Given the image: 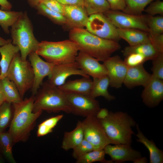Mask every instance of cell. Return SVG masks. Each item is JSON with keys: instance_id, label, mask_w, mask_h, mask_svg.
<instances>
[{"instance_id": "obj_1", "label": "cell", "mask_w": 163, "mask_h": 163, "mask_svg": "<svg viewBox=\"0 0 163 163\" xmlns=\"http://www.w3.org/2000/svg\"><path fill=\"white\" fill-rule=\"evenodd\" d=\"M69 37L77 44L79 51L103 62L120 48L117 42L100 37L84 28L72 29Z\"/></svg>"}, {"instance_id": "obj_2", "label": "cell", "mask_w": 163, "mask_h": 163, "mask_svg": "<svg viewBox=\"0 0 163 163\" xmlns=\"http://www.w3.org/2000/svg\"><path fill=\"white\" fill-rule=\"evenodd\" d=\"M34 96L12 104L13 117L8 131L14 143L25 142L35 126L36 121L42 111L33 112Z\"/></svg>"}, {"instance_id": "obj_3", "label": "cell", "mask_w": 163, "mask_h": 163, "mask_svg": "<svg viewBox=\"0 0 163 163\" xmlns=\"http://www.w3.org/2000/svg\"><path fill=\"white\" fill-rule=\"evenodd\" d=\"M100 120L113 144L131 145L132 136L134 134L132 128L136 124L127 113L121 111H110L106 118Z\"/></svg>"}, {"instance_id": "obj_4", "label": "cell", "mask_w": 163, "mask_h": 163, "mask_svg": "<svg viewBox=\"0 0 163 163\" xmlns=\"http://www.w3.org/2000/svg\"><path fill=\"white\" fill-rule=\"evenodd\" d=\"M34 96L33 112L46 111L48 113L63 111L71 113L65 93L57 87L43 82Z\"/></svg>"}, {"instance_id": "obj_5", "label": "cell", "mask_w": 163, "mask_h": 163, "mask_svg": "<svg viewBox=\"0 0 163 163\" xmlns=\"http://www.w3.org/2000/svg\"><path fill=\"white\" fill-rule=\"evenodd\" d=\"M79 51L77 44L69 39L57 42L42 41L35 52L46 61L57 65L75 62Z\"/></svg>"}, {"instance_id": "obj_6", "label": "cell", "mask_w": 163, "mask_h": 163, "mask_svg": "<svg viewBox=\"0 0 163 163\" xmlns=\"http://www.w3.org/2000/svg\"><path fill=\"white\" fill-rule=\"evenodd\" d=\"M11 27L12 43L19 48L21 59L26 60L30 53L36 52L40 43L34 36L33 26L26 11L22 12Z\"/></svg>"}, {"instance_id": "obj_7", "label": "cell", "mask_w": 163, "mask_h": 163, "mask_svg": "<svg viewBox=\"0 0 163 163\" xmlns=\"http://www.w3.org/2000/svg\"><path fill=\"white\" fill-rule=\"evenodd\" d=\"M6 77L15 84L22 99L32 88L34 79L32 67L29 61L21 59L19 52L14 56Z\"/></svg>"}, {"instance_id": "obj_8", "label": "cell", "mask_w": 163, "mask_h": 163, "mask_svg": "<svg viewBox=\"0 0 163 163\" xmlns=\"http://www.w3.org/2000/svg\"><path fill=\"white\" fill-rule=\"evenodd\" d=\"M82 123L84 139L92 145L94 150H103L107 145L113 144L95 116L86 117Z\"/></svg>"}, {"instance_id": "obj_9", "label": "cell", "mask_w": 163, "mask_h": 163, "mask_svg": "<svg viewBox=\"0 0 163 163\" xmlns=\"http://www.w3.org/2000/svg\"><path fill=\"white\" fill-rule=\"evenodd\" d=\"M85 27L88 32L101 38L117 42L120 39L117 28L103 13L89 16Z\"/></svg>"}, {"instance_id": "obj_10", "label": "cell", "mask_w": 163, "mask_h": 163, "mask_svg": "<svg viewBox=\"0 0 163 163\" xmlns=\"http://www.w3.org/2000/svg\"><path fill=\"white\" fill-rule=\"evenodd\" d=\"M103 13L117 28L136 29L149 33L146 15H134L110 9Z\"/></svg>"}, {"instance_id": "obj_11", "label": "cell", "mask_w": 163, "mask_h": 163, "mask_svg": "<svg viewBox=\"0 0 163 163\" xmlns=\"http://www.w3.org/2000/svg\"><path fill=\"white\" fill-rule=\"evenodd\" d=\"M65 94L71 113L74 115L85 117L96 116L101 108L98 101L89 95Z\"/></svg>"}, {"instance_id": "obj_12", "label": "cell", "mask_w": 163, "mask_h": 163, "mask_svg": "<svg viewBox=\"0 0 163 163\" xmlns=\"http://www.w3.org/2000/svg\"><path fill=\"white\" fill-rule=\"evenodd\" d=\"M28 56L34 75L31 91L32 95L35 96L42 84L44 78L51 75L55 65L43 60L35 52L31 53Z\"/></svg>"}, {"instance_id": "obj_13", "label": "cell", "mask_w": 163, "mask_h": 163, "mask_svg": "<svg viewBox=\"0 0 163 163\" xmlns=\"http://www.w3.org/2000/svg\"><path fill=\"white\" fill-rule=\"evenodd\" d=\"M107 72L111 87L120 88L123 84L128 68L120 57L116 55L110 57L103 62Z\"/></svg>"}, {"instance_id": "obj_14", "label": "cell", "mask_w": 163, "mask_h": 163, "mask_svg": "<svg viewBox=\"0 0 163 163\" xmlns=\"http://www.w3.org/2000/svg\"><path fill=\"white\" fill-rule=\"evenodd\" d=\"M73 75L90 77L79 67L76 62L55 65L47 81L50 84L58 87L64 84L67 78Z\"/></svg>"}, {"instance_id": "obj_15", "label": "cell", "mask_w": 163, "mask_h": 163, "mask_svg": "<svg viewBox=\"0 0 163 163\" xmlns=\"http://www.w3.org/2000/svg\"><path fill=\"white\" fill-rule=\"evenodd\" d=\"M142 102L147 107L157 106L163 99V80L152 74L151 78L141 94Z\"/></svg>"}, {"instance_id": "obj_16", "label": "cell", "mask_w": 163, "mask_h": 163, "mask_svg": "<svg viewBox=\"0 0 163 163\" xmlns=\"http://www.w3.org/2000/svg\"><path fill=\"white\" fill-rule=\"evenodd\" d=\"M79 68L86 74L93 78L107 75V72L104 64L97 59L84 52L79 51L75 59Z\"/></svg>"}, {"instance_id": "obj_17", "label": "cell", "mask_w": 163, "mask_h": 163, "mask_svg": "<svg viewBox=\"0 0 163 163\" xmlns=\"http://www.w3.org/2000/svg\"><path fill=\"white\" fill-rule=\"evenodd\" d=\"M109 144L104 148L105 154L109 155L112 161L122 163L126 161L132 162L141 157V152L132 148L131 145L125 144Z\"/></svg>"}, {"instance_id": "obj_18", "label": "cell", "mask_w": 163, "mask_h": 163, "mask_svg": "<svg viewBox=\"0 0 163 163\" xmlns=\"http://www.w3.org/2000/svg\"><path fill=\"white\" fill-rule=\"evenodd\" d=\"M151 77L152 74L146 70L143 64L128 68L123 84L129 88L139 86L144 87L149 82Z\"/></svg>"}, {"instance_id": "obj_19", "label": "cell", "mask_w": 163, "mask_h": 163, "mask_svg": "<svg viewBox=\"0 0 163 163\" xmlns=\"http://www.w3.org/2000/svg\"><path fill=\"white\" fill-rule=\"evenodd\" d=\"M64 16L66 20V25L72 29L83 28L89 17L84 6L76 5H65Z\"/></svg>"}, {"instance_id": "obj_20", "label": "cell", "mask_w": 163, "mask_h": 163, "mask_svg": "<svg viewBox=\"0 0 163 163\" xmlns=\"http://www.w3.org/2000/svg\"><path fill=\"white\" fill-rule=\"evenodd\" d=\"M92 80L90 77H83L74 80H69L63 85L57 87L65 93L90 95Z\"/></svg>"}, {"instance_id": "obj_21", "label": "cell", "mask_w": 163, "mask_h": 163, "mask_svg": "<svg viewBox=\"0 0 163 163\" xmlns=\"http://www.w3.org/2000/svg\"><path fill=\"white\" fill-rule=\"evenodd\" d=\"M121 39L126 41L129 46H134L150 43L149 33L136 29L117 28Z\"/></svg>"}, {"instance_id": "obj_22", "label": "cell", "mask_w": 163, "mask_h": 163, "mask_svg": "<svg viewBox=\"0 0 163 163\" xmlns=\"http://www.w3.org/2000/svg\"><path fill=\"white\" fill-rule=\"evenodd\" d=\"M137 142L143 144L148 149L150 163H162L163 151L158 149L153 140L148 139L140 130L138 124L136 125Z\"/></svg>"}, {"instance_id": "obj_23", "label": "cell", "mask_w": 163, "mask_h": 163, "mask_svg": "<svg viewBox=\"0 0 163 163\" xmlns=\"http://www.w3.org/2000/svg\"><path fill=\"white\" fill-rule=\"evenodd\" d=\"M12 40L7 43L0 46V67L1 71V79L5 77L11 62L19 49L16 46L11 43Z\"/></svg>"}, {"instance_id": "obj_24", "label": "cell", "mask_w": 163, "mask_h": 163, "mask_svg": "<svg viewBox=\"0 0 163 163\" xmlns=\"http://www.w3.org/2000/svg\"><path fill=\"white\" fill-rule=\"evenodd\" d=\"M84 139L82 121H79L75 128L64 133L62 148L66 151L73 149Z\"/></svg>"}, {"instance_id": "obj_25", "label": "cell", "mask_w": 163, "mask_h": 163, "mask_svg": "<svg viewBox=\"0 0 163 163\" xmlns=\"http://www.w3.org/2000/svg\"><path fill=\"white\" fill-rule=\"evenodd\" d=\"M110 85L109 80L107 75L93 78L89 96L94 99L98 97L102 96L108 101L115 99V97L111 95L108 90Z\"/></svg>"}, {"instance_id": "obj_26", "label": "cell", "mask_w": 163, "mask_h": 163, "mask_svg": "<svg viewBox=\"0 0 163 163\" xmlns=\"http://www.w3.org/2000/svg\"><path fill=\"white\" fill-rule=\"evenodd\" d=\"M0 87L5 96L6 101L12 104L23 100L15 84L6 77L0 80Z\"/></svg>"}, {"instance_id": "obj_27", "label": "cell", "mask_w": 163, "mask_h": 163, "mask_svg": "<svg viewBox=\"0 0 163 163\" xmlns=\"http://www.w3.org/2000/svg\"><path fill=\"white\" fill-rule=\"evenodd\" d=\"M132 53L141 54L148 60H152L159 53L150 43L134 46H129L125 47L123 51L124 56Z\"/></svg>"}, {"instance_id": "obj_28", "label": "cell", "mask_w": 163, "mask_h": 163, "mask_svg": "<svg viewBox=\"0 0 163 163\" xmlns=\"http://www.w3.org/2000/svg\"><path fill=\"white\" fill-rule=\"evenodd\" d=\"M12 137L9 133H0V148L3 155L10 162L16 163L12 153L14 143Z\"/></svg>"}, {"instance_id": "obj_29", "label": "cell", "mask_w": 163, "mask_h": 163, "mask_svg": "<svg viewBox=\"0 0 163 163\" xmlns=\"http://www.w3.org/2000/svg\"><path fill=\"white\" fill-rule=\"evenodd\" d=\"M22 12L0 10V25L5 33H9V27L13 25Z\"/></svg>"}, {"instance_id": "obj_30", "label": "cell", "mask_w": 163, "mask_h": 163, "mask_svg": "<svg viewBox=\"0 0 163 163\" xmlns=\"http://www.w3.org/2000/svg\"><path fill=\"white\" fill-rule=\"evenodd\" d=\"M84 6L89 16L104 13L110 9L106 0H84Z\"/></svg>"}, {"instance_id": "obj_31", "label": "cell", "mask_w": 163, "mask_h": 163, "mask_svg": "<svg viewBox=\"0 0 163 163\" xmlns=\"http://www.w3.org/2000/svg\"><path fill=\"white\" fill-rule=\"evenodd\" d=\"M105 153L103 149L94 150L81 156L77 159L76 163H92L100 162L104 163H112L111 160H107L105 158Z\"/></svg>"}, {"instance_id": "obj_32", "label": "cell", "mask_w": 163, "mask_h": 163, "mask_svg": "<svg viewBox=\"0 0 163 163\" xmlns=\"http://www.w3.org/2000/svg\"><path fill=\"white\" fill-rule=\"evenodd\" d=\"M13 113L11 104L6 101L0 105V133L4 132L10 125Z\"/></svg>"}, {"instance_id": "obj_33", "label": "cell", "mask_w": 163, "mask_h": 163, "mask_svg": "<svg viewBox=\"0 0 163 163\" xmlns=\"http://www.w3.org/2000/svg\"><path fill=\"white\" fill-rule=\"evenodd\" d=\"M155 0H125L126 7L123 12L134 15H140L145 7Z\"/></svg>"}, {"instance_id": "obj_34", "label": "cell", "mask_w": 163, "mask_h": 163, "mask_svg": "<svg viewBox=\"0 0 163 163\" xmlns=\"http://www.w3.org/2000/svg\"><path fill=\"white\" fill-rule=\"evenodd\" d=\"M36 8L38 13L46 17L54 23L66 25V20L63 15L51 10L42 3L40 4Z\"/></svg>"}, {"instance_id": "obj_35", "label": "cell", "mask_w": 163, "mask_h": 163, "mask_svg": "<svg viewBox=\"0 0 163 163\" xmlns=\"http://www.w3.org/2000/svg\"><path fill=\"white\" fill-rule=\"evenodd\" d=\"M63 117V114L58 115L48 118L40 123L38 126L37 136H43L52 132L53 129Z\"/></svg>"}, {"instance_id": "obj_36", "label": "cell", "mask_w": 163, "mask_h": 163, "mask_svg": "<svg viewBox=\"0 0 163 163\" xmlns=\"http://www.w3.org/2000/svg\"><path fill=\"white\" fill-rule=\"evenodd\" d=\"M146 21L149 29V35L154 36L163 34V16L146 15Z\"/></svg>"}, {"instance_id": "obj_37", "label": "cell", "mask_w": 163, "mask_h": 163, "mask_svg": "<svg viewBox=\"0 0 163 163\" xmlns=\"http://www.w3.org/2000/svg\"><path fill=\"white\" fill-rule=\"evenodd\" d=\"M152 61V75L163 80V53H159Z\"/></svg>"}, {"instance_id": "obj_38", "label": "cell", "mask_w": 163, "mask_h": 163, "mask_svg": "<svg viewBox=\"0 0 163 163\" xmlns=\"http://www.w3.org/2000/svg\"><path fill=\"white\" fill-rule=\"evenodd\" d=\"M147 60L144 56L139 53H132L125 56L124 61L127 67L129 68L143 64Z\"/></svg>"}, {"instance_id": "obj_39", "label": "cell", "mask_w": 163, "mask_h": 163, "mask_svg": "<svg viewBox=\"0 0 163 163\" xmlns=\"http://www.w3.org/2000/svg\"><path fill=\"white\" fill-rule=\"evenodd\" d=\"M73 149L72 155L76 159L86 153L94 150L92 145L84 139Z\"/></svg>"}, {"instance_id": "obj_40", "label": "cell", "mask_w": 163, "mask_h": 163, "mask_svg": "<svg viewBox=\"0 0 163 163\" xmlns=\"http://www.w3.org/2000/svg\"><path fill=\"white\" fill-rule=\"evenodd\" d=\"M144 11L150 16H154L157 14L163 16V2L160 0H155Z\"/></svg>"}, {"instance_id": "obj_41", "label": "cell", "mask_w": 163, "mask_h": 163, "mask_svg": "<svg viewBox=\"0 0 163 163\" xmlns=\"http://www.w3.org/2000/svg\"><path fill=\"white\" fill-rule=\"evenodd\" d=\"M41 3L51 10L64 15L65 5L56 0H43Z\"/></svg>"}, {"instance_id": "obj_42", "label": "cell", "mask_w": 163, "mask_h": 163, "mask_svg": "<svg viewBox=\"0 0 163 163\" xmlns=\"http://www.w3.org/2000/svg\"><path fill=\"white\" fill-rule=\"evenodd\" d=\"M149 37L150 43L156 51L158 53H163V34L154 36L149 35Z\"/></svg>"}, {"instance_id": "obj_43", "label": "cell", "mask_w": 163, "mask_h": 163, "mask_svg": "<svg viewBox=\"0 0 163 163\" xmlns=\"http://www.w3.org/2000/svg\"><path fill=\"white\" fill-rule=\"evenodd\" d=\"M109 4L110 9L123 11L126 6L125 0H106Z\"/></svg>"}, {"instance_id": "obj_44", "label": "cell", "mask_w": 163, "mask_h": 163, "mask_svg": "<svg viewBox=\"0 0 163 163\" xmlns=\"http://www.w3.org/2000/svg\"><path fill=\"white\" fill-rule=\"evenodd\" d=\"M64 5H76L84 6V0H56Z\"/></svg>"}, {"instance_id": "obj_45", "label": "cell", "mask_w": 163, "mask_h": 163, "mask_svg": "<svg viewBox=\"0 0 163 163\" xmlns=\"http://www.w3.org/2000/svg\"><path fill=\"white\" fill-rule=\"evenodd\" d=\"M109 112L108 110L106 108H100L95 116L99 120H103L108 116Z\"/></svg>"}, {"instance_id": "obj_46", "label": "cell", "mask_w": 163, "mask_h": 163, "mask_svg": "<svg viewBox=\"0 0 163 163\" xmlns=\"http://www.w3.org/2000/svg\"><path fill=\"white\" fill-rule=\"evenodd\" d=\"M0 5L1 9L5 11H10L12 6L7 0H0Z\"/></svg>"}, {"instance_id": "obj_47", "label": "cell", "mask_w": 163, "mask_h": 163, "mask_svg": "<svg viewBox=\"0 0 163 163\" xmlns=\"http://www.w3.org/2000/svg\"><path fill=\"white\" fill-rule=\"evenodd\" d=\"M29 4L32 7L35 8L40 4L43 0H27Z\"/></svg>"}, {"instance_id": "obj_48", "label": "cell", "mask_w": 163, "mask_h": 163, "mask_svg": "<svg viewBox=\"0 0 163 163\" xmlns=\"http://www.w3.org/2000/svg\"><path fill=\"white\" fill-rule=\"evenodd\" d=\"M133 162L134 163H146L148 162V161L146 157L141 156L135 159Z\"/></svg>"}, {"instance_id": "obj_49", "label": "cell", "mask_w": 163, "mask_h": 163, "mask_svg": "<svg viewBox=\"0 0 163 163\" xmlns=\"http://www.w3.org/2000/svg\"><path fill=\"white\" fill-rule=\"evenodd\" d=\"M5 101V97L4 94L0 87V105Z\"/></svg>"}, {"instance_id": "obj_50", "label": "cell", "mask_w": 163, "mask_h": 163, "mask_svg": "<svg viewBox=\"0 0 163 163\" xmlns=\"http://www.w3.org/2000/svg\"><path fill=\"white\" fill-rule=\"evenodd\" d=\"M11 40L10 39L5 40L0 37V46L7 43Z\"/></svg>"}, {"instance_id": "obj_51", "label": "cell", "mask_w": 163, "mask_h": 163, "mask_svg": "<svg viewBox=\"0 0 163 163\" xmlns=\"http://www.w3.org/2000/svg\"><path fill=\"white\" fill-rule=\"evenodd\" d=\"M4 162V159L0 152V163H2V162Z\"/></svg>"}, {"instance_id": "obj_52", "label": "cell", "mask_w": 163, "mask_h": 163, "mask_svg": "<svg viewBox=\"0 0 163 163\" xmlns=\"http://www.w3.org/2000/svg\"><path fill=\"white\" fill-rule=\"evenodd\" d=\"M1 69H0V80L1 79Z\"/></svg>"}]
</instances>
